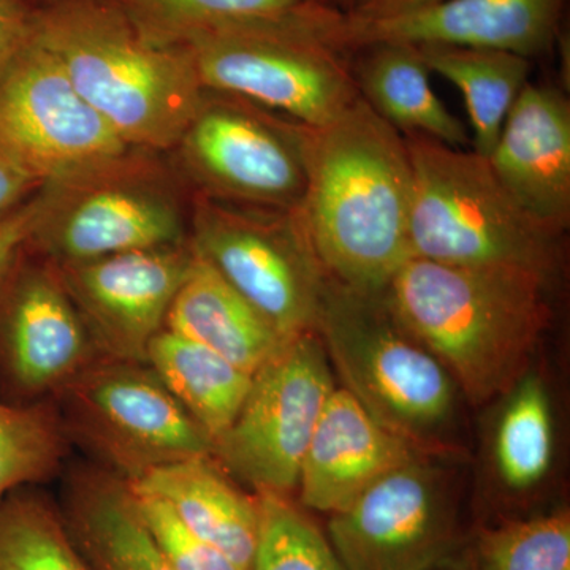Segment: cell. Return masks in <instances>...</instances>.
<instances>
[{"instance_id": "74e56055", "label": "cell", "mask_w": 570, "mask_h": 570, "mask_svg": "<svg viewBox=\"0 0 570 570\" xmlns=\"http://www.w3.org/2000/svg\"><path fill=\"white\" fill-rule=\"evenodd\" d=\"M314 2L324 3V0H314Z\"/></svg>"}, {"instance_id": "d6986e66", "label": "cell", "mask_w": 570, "mask_h": 570, "mask_svg": "<svg viewBox=\"0 0 570 570\" xmlns=\"http://www.w3.org/2000/svg\"><path fill=\"white\" fill-rule=\"evenodd\" d=\"M59 509L94 570H176L142 524L129 482L110 469L75 468Z\"/></svg>"}, {"instance_id": "ffe728a7", "label": "cell", "mask_w": 570, "mask_h": 570, "mask_svg": "<svg viewBox=\"0 0 570 570\" xmlns=\"http://www.w3.org/2000/svg\"><path fill=\"white\" fill-rule=\"evenodd\" d=\"M129 483L164 499L186 527L236 569L250 570L261 532L258 497L239 490L213 455L153 469Z\"/></svg>"}, {"instance_id": "e575fe53", "label": "cell", "mask_w": 570, "mask_h": 570, "mask_svg": "<svg viewBox=\"0 0 570 570\" xmlns=\"http://www.w3.org/2000/svg\"><path fill=\"white\" fill-rule=\"evenodd\" d=\"M442 0H355L346 17L354 20H381V18L396 17L409 11L425 9Z\"/></svg>"}, {"instance_id": "8fae6325", "label": "cell", "mask_w": 570, "mask_h": 570, "mask_svg": "<svg viewBox=\"0 0 570 570\" xmlns=\"http://www.w3.org/2000/svg\"><path fill=\"white\" fill-rule=\"evenodd\" d=\"M129 154L59 184H45L47 208L31 242L50 264H85L132 250L184 245L181 208L153 170Z\"/></svg>"}, {"instance_id": "4dcf8cb0", "label": "cell", "mask_w": 570, "mask_h": 570, "mask_svg": "<svg viewBox=\"0 0 570 570\" xmlns=\"http://www.w3.org/2000/svg\"><path fill=\"white\" fill-rule=\"evenodd\" d=\"M130 490L142 524L176 570H238L212 543L186 527L164 499L132 485Z\"/></svg>"}, {"instance_id": "7a4b0ae2", "label": "cell", "mask_w": 570, "mask_h": 570, "mask_svg": "<svg viewBox=\"0 0 570 570\" xmlns=\"http://www.w3.org/2000/svg\"><path fill=\"white\" fill-rule=\"evenodd\" d=\"M549 287V281L531 273L411 257L384 298L469 403L482 406L509 395L527 376L550 326Z\"/></svg>"}, {"instance_id": "3957f363", "label": "cell", "mask_w": 570, "mask_h": 570, "mask_svg": "<svg viewBox=\"0 0 570 570\" xmlns=\"http://www.w3.org/2000/svg\"><path fill=\"white\" fill-rule=\"evenodd\" d=\"M33 29L129 148L178 146L206 94L189 48L154 39L115 0H56Z\"/></svg>"}, {"instance_id": "6da1fadb", "label": "cell", "mask_w": 570, "mask_h": 570, "mask_svg": "<svg viewBox=\"0 0 570 570\" xmlns=\"http://www.w3.org/2000/svg\"><path fill=\"white\" fill-rule=\"evenodd\" d=\"M298 216L318 265L335 283L384 294L412 257V165L406 138L362 99L306 132Z\"/></svg>"}, {"instance_id": "5bb4252c", "label": "cell", "mask_w": 570, "mask_h": 570, "mask_svg": "<svg viewBox=\"0 0 570 570\" xmlns=\"http://www.w3.org/2000/svg\"><path fill=\"white\" fill-rule=\"evenodd\" d=\"M99 356L59 269L18 257L0 281V397L47 401Z\"/></svg>"}, {"instance_id": "4fadbf2b", "label": "cell", "mask_w": 570, "mask_h": 570, "mask_svg": "<svg viewBox=\"0 0 570 570\" xmlns=\"http://www.w3.org/2000/svg\"><path fill=\"white\" fill-rule=\"evenodd\" d=\"M325 534L346 570H433L459 546V502L448 474L419 455L330 515Z\"/></svg>"}, {"instance_id": "9a60e30c", "label": "cell", "mask_w": 570, "mask_h": 570, "mask_svg": "<svg viewBox=\"0 0 570 570\" xmlns=\"http://www.w3.org/2000/svg\"><path fill=\"white\" fill-rule=\"evenodd\" d=\"M193 258L184 243L55 266L100 355L146 363Z\"/></svg>"}, {"instance_id": "d590c367", "label": "cell", "mask_w": 570, "mask_h": 570, "mask_svg": "<svg viewBox=\"0 0 570 570\" xmlns=\"http://www.w3.org/2000/svg\"><path fill=\"white\" fill-rule=\"evenodd\" d=\"M455 570H482L480 569L478 558H475L474 553L469 554L466 560L461 562L460 566H456Z\"/></svg>"}, {"instance_id": "d6a6232c", "label": "cell", "mask_w": 570, "mask_h": 570, "mask_svg": "<svg viewBox=\"0 0 570 570\" xmlns=\"http://www.w3.org/2000/svg\"><path fill=\"white\" fill-rule=\"evenodd\" d=\"M33 18L18 0H0V69L31 39Z\"/></svg>"}, {"instance_id": "8d00e7d4", "label": "cell", "mask_w": 570, "mask_h": 570, "mask_svg": "<svg viewBox=\"0 0 570 570\" xmlns=\"http://www.w3.org/2000/svg\"><path fill=\"white\" fill-rule=\"evenodd\" d=\"M337 2L344 3V6L348 7L347 10H351L352 6H354V3H355V0H337Z\"/></svg>"}, {"instance_id": "7402d4cb", "label": "cell", "mask_w": 570, "mask_h": 570, "mask_svg": "<svg viewBox=\"0 0 570 570\" xmlns=\"http://www.w3.org/2000/svg\"><path fill=\"white\" fill-rule=\"evenodd\" d=\"M358 51L363 55L352 67L356 89L384 121L404 135H423L452 148L471 142L466 127L434 92L417 47L377 43Z\"/></svg>"}, {"instance_id": "4316f807", "label": "cell", "mask_w": 570, "mask_h": 570, "mask_svg": "<svg viewBox=\"0 0 570 570\" xmlns=\"http://www.w3.org/2000/svg\"><path fill=\"white\" fill-rule=\"evenodd\" d=\"M553 448L549 393L538 376L527 374L510 392L494 442L505 487L517 493L535 489L550 471Z\"/></svg>"}, {"instance_id": "44dd1931", "label": "cell", "mask_w": 570, "mask_h": 570, "mask_svg": "<svg viewBox=\"0 0 570 570\" xmlns=\"http://www.w3.org/2000/svg\"><path fill=\"white\" fill-rule=\"evenodd\" d=\"M165 328L208 347L249 374L288 341L195 250Z\"/></svg>"}, {"instance_id": "836d02e7", "label": "cell", "mask_w": 570, "mask_h": 570, "mask_svg": "<svg viewBox=\"0 0 570 570\" xmlns=\"http://www.w3.org/2000/svg\"><path fill=\"white\" fill-rule=\"evenodd\" d=\"M37 186L43 184L0 154V217L10 213L13 205Z\"/></svg>"}, {"instance_id": "277c9868", "label": "cell", "mask_w": 570, "mask_h": 570, "mask_svg": "<svg viewBox=\"0 0 570 570\" xmlns=\"http://www.w3.org/2000/svg\"><path fill=\"white\" fill-rule=\"evenodd\" d=\"M412 165V257L464 268L515 269L553 279L560 234L521 208L487 157L404 135Z\"/></svg>"}, {"instance_id": "f546056e", "label": "cell", "mask_w": 570, "mask_h": 570, "mask_svg": "<svg viewBox=\"0 0 570 570\" xmlns=\"http://www.w3.org/2000/svg\"><path fill=\"white\" fill-rule=\"evenodd\" d=\"M474 554L482 570H570L569 510L483 528Z\"/></svg>"}, {"instance_id": "8992f818", "label": "cell", "mask_w": 570, "mask_h": 570, "mask_svg": "<svg viewBox=\"0 0 570 570\" xmlns=\"http://www.w3.org/2000/svg\"><path fill=\"white\" fill-rule=\"evenodd\" d=\"M325 9L317 3L296 20L195 33L181 45L189 48L205 91L238 97L318 129L360 97L341 51L318 36Z\"/></svg>"}, {"instance_id": "1f68e13d", "label": "cell", "mask_w": 570, "mask_h": 570, "mask_svg": "<svg viewBox=\"0 0 570 570\" xmlns=\"http://www.w3.org/2000/svg\"><path fill=\"white\" fill-rule=\"evenodd\" d=\"M45 208H47V187L39 197L31 200V204L11 209L6 216L0 217V281L31 242Z\"/></svg>"}, {"instance_id": "5b68a950", "label": "cell", "mask_w": 570, "mask_h": 570, "mask_svg": "<svg viewBox=\"0 0 570 570\" xmlns=\"http://www.w3.org/2000/svg\"><path fill=\"white\" fill-rule=\"evenodd\" d=\"M316 333L341 387L382 426L423 455L455 415L448 370L397 322L384 294H362L326 277Z\"/></svg>"}, {"instance_id": "52a82bcc", "label": "cell", "mask_w": 570, "mask_h": 570, "mask_svg": "<svg viewBox=\"0 0 570 570\" xmlns=\"http://www.w3.org/2000/svg\"><path fill=\"white\" fill-rule=\"evenodd\" d=\"M56 396L67 436L129 482L213 453L212 439L148 363L99 356Z\"/></svg>"}, {"instance_id": "9c48e42d", "label": "cell", "mask_w": 570, "mask_h": 570, "mask_svg": "<svg viewBox=\"0 0 570 570\" xmlns=\"http://www.w3.org/2000/svg\"><path fill=\"white\" fill-rule=\"evenodd\" d=\"M129 151L33 29L0 69V154L45 186L92 174Z\"/></svg>"}, {"instance_id": "7c38bea8", "label": "cell", "mask_w": 570, "mask_h": 570, "mask_svg": "<svg viewBox=\"0 0 570 570\" xmlns=\"http://www.w3.org/2000/svg\"><path fill=\"white\" fill-rule=\"evenodd\" d=\"M216 94H205L176 146L189 174L206 197L296 212L306 190L307 127Z\"/></svg>"}, {"instance_id": "ba28073f", "label": "cell", "mask_w": 570, "mask_h": 570, "mask_svg": "<svg viewBox=\"0 0 570 570\" xmlns=\"http://www.w3.org/2000/svg\"><path fill=\"white\" fill-rule=\"evenodd\" d=\"M190 246L281 336L316 333L324 269L296 212L205 197Z\"/></svg>"}, {"instance_id": "f1b7e54d", "label": "cell", "mask_w": 570, "mask_h": 570, "mask_svg": "<svg viewBox=\"0 0 570 570\" xmlns=\"http://www.w3.org/2000/svg\"><path fill=\"white\" fill-rule=\"evenodd\" d=\"M255 494L261 532L250 570H346L325 532L292 497Z\"/></svg>"}, {"instance_id": "484cf974", "label": "cell", "mask_w": 570, "mask_h": 570, "mask_svg": "<svg viewBox=\"0 0 570 570\" xmlns=\"http://www.w3.org/2000/svg\"><path fill=\"white\" fill-rule=\"evenodd\" d=\"M154 39L181 45L195 33L296 20L314 0H115Z\"/></svg>"}, {"instance_id": "d4e9b609", "label": "cell", "mask_w": 570, "mask_h": 570, "mask_svg": "<svg viewBox=\"0 0 570 570\" xmlns=\"http://www.w3.org/2000/svg\"><path fill=\"white\" fill-rule=\"evenodd\" d=\"M0 570H94L59 505L31 487L0 501Z\"/></svg>"}, {"instance_id": "ac0fdd59", "label": "cell", "mask_w": 570, "mask_h": 570, "mask_svg": "<svg viewBox=\"0 0 570 570\" xmlns=\"http://www.w3.org/2000/svg\"><path fill=\"white\" fill-rule=\"evenodd\" d=\"M423 455L376 422L343 387L326 401L299 469L298 504L314 512L348 508L393 469Z\"/></svg>"}, {"instance_id": "30bf717a", "label": "cell", "mask_w": 570, "mask_h": 570, "mask_svg": "<svg viewBox=\"0 0 570 570\" xmlns=\"http://www.w3.org/2000/svg\"><path fill=\"white\" fill-rule=\"evenodd\" d=\"M335 381L317 333L292 337L255 371L242 411L214 441L213 459L255 493L292 497Z\"/></svg>"}, {"instance_id": "2e32d148", "label": "cell", "mask_w": 570, "mask_h": 570, "mask_svg": "<svg viewBox=\"0 0 570 570\" xmlns=\"http://www.w3.org/2000/svg\"><path fill=\"white\" fill-rule=\"evenodd\" d=\"M566 0H442L381 20H354L330 10L321 37L337 51L377 43L444 45L546 55L560 32Z\"/></svg>"}, {"instance_id": "cb8c5ba5", "label": "cell", "mask_w": 570, "mask_h": 570, "mask_svg": "<svg viewBox=\"0 0 570 570\" xmlns=\"http://www.w3.org/2000/svg\"><path fill=\"white\" fill-rule=\"evenodd\" d=\"M417 48L428 69L441 75L463 94L472 129V151L489 157L509 111L530 82V59L483 48L444 45Z\"/></svg>"}, {"instance_id": "83f0119b", "label": "cell", "mask_w": 570, "mask_h": 570, "mask_svg": "<svg viewBox=\"0 0 570 570\" xmlns=\"http://www.w3.org/2000/svg\"><path fill=\"white\" fill-rule=\"evenodd\" d=\"M67 434L47 401L9 403L0 397V501L51 478L66 455Z\"/></svg>"}, {"instance_id": "e0dca14e", "label": "cell", "mask_w": 570, "mask_h": 570, "mask_svg": "<svg viewBox=\"0 0 570 570\" xmlns=\"http://www.w3.org/2000/svg\"><path fill=\"white\" fill-rule=\"evenodd\" d=\"M487 160L521 208L564 235L570 223V104L564 94L527 82Z\"/></svg>"}, {"instance_id": "603a6c76", "label": "cell", "mask_w": 570, "mask_h": 570, "mask_svg": "<svg viewBox=\"0 0 570 570\" xmlns=\"http://www.w3.org/2000/svg\"><path fill=\"white\" fill-rule=\"evenodd\" d=\"M146 363L213 444L234 423L253 385L254 374L167 328L154 337Z\"/></svg>"}]
</instances>
